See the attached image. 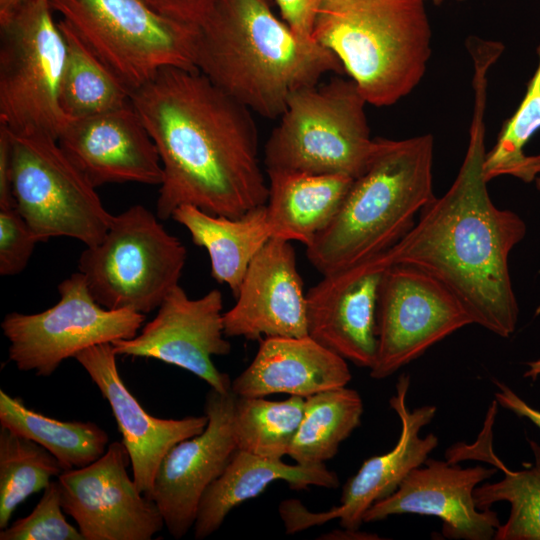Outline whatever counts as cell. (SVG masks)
<instances>
[{"instance_id": "obj_1", "label": "cell", "mask_w": 540, "mask_h": 540, "mask_svg": "<svg viewBox=\"0 0 540 540\" xmlns=\"http://www.w3.org/2000/svg\"><path fill=\"white\" fill-rule=\"evenodd\" d=\"M131 103L162 163L160 220L182 205L229 218L266 205L269 188L252 111L198 69H160L131 92Z\"/></svg>"}, {"instance_id": "obj_2", "label": "cell", "mask_w": 540, "mask_h": 540, "mask_svg": "<svg viewBox=\"0 0 540 540\" xmlns=\"http://www.w3.org/2000/svg\"><path fill=\"white\" fill-rule=\"evenodd\" d=\"M488 72L484 66L474 69L469 139L453 183L382 254L389 266L409 265L436 278L457 297L473 324L507 338L519 316L509 255L527 227L515 212L498 208L487 189L483 165Z\"/></svg>"}, {"instance_id": "obj_3", "label": "cell", "mask_w": 540, "mask_h": 540, "mask_svg": "<svg viewBox=\"0 0 540 540\" xmlns=\"http://www.w3.org/2000/svg\"><path fill=\"white\" fill-rule=\"evenodd\" d=\"M273 0H216L198 27L195 67L249 110L280 117L297 90L344 68L329 49L297 35Z\"/></svg>"}, {"instance_id": "obj_4", "label": "cell", "mask_w": 540, "mask_h": 540, "mask_svg": "<svg viewBox=\"0 0 540 540\" xmlns=\"http://www.w3.org/2000/svg\"><path fill=\"white\" fill-rule=\"evenodd\" d=\"M434 139L376 138L366 170L353 183L331 223L306 247L322 275L380 254L398 243L434 199Z\"/></svg>"}, {"instance_id": "obj_5", "label": "cell", "mask_w": 540, "mask_h": 540, "mask_svg": "<svg viewBox=\"0 0 540 540\" xmlns=\"http://www.w3.org/2000/svg\"><path fill=\"white\" fill-rule=\"evenodd\" d=\"M312 37L336 55L367 103L377 107L412 92L431 56L425 0H325Z\"/></svg>"}, {"instance_id": "obj_6", "label": "cell", "mask_w": 540, "mask_h": 540, "mask_svg": "<svg viewBox=\"0 0 540 540\" xmlns=\"http://www.w3.org/2000/svg\"><path fill=\"white\" fill-rule=\"evenodd\" d=\"M367 104L340 76L295 91L265 144L266 170L359 177L376 149Z\"/></svg>"}, {"instance_id": "obj_7", "label": "cell", "mask_w": 540, "mask_h": 540, "mask_svg": "<svg viewBox=\"0 0 540 540\" xmlns=\"http://www.w3.org/2000/svg\"><path fill=\"white\" fill-rule=\"evenodd\" d=\"M159 220L141 204L130 206L81 253L78 270L104 308L147 314L179 285L187 251Z\"/></svg>"}, {"instance_id": "obj_8", "label": "cell", "mask_w": 540, "mask_h": 540, "mask_svg": "<svg viewBox=\"0 0 540 540\" xmlns=\"http://www.w3.org/2000/svg\"><path fill=\"white\" fill-rule=\"evenodd\" d=\"M52 12L132 92L165 67L196 69L198 28L143 0H48Z\"/></svg>"}, {"instance_id": "obj_9", "label": "cell", "mask_w": 540, "mask_h": 540, "mask_svg": "<svg viewBox=\"0 0 540 540\" xmlns=\"http://www.w3.org/2000/svg\"><path fill=\"white\" fill-rule=\"evenodd\" d=\"M66 44L48 0L0 12V124L56 140L69 119L59 103Z\"/></svg>"}, {"instance_id": "obj_10", "label": "cell", "mask_w": 540, "mask_h": 540, "mask_svg": "<svg viewBox=\"0 0 540 540\" xmlns=\"http://www.w3.org/2000/svg\"><path fill=\"white\" fill-rule=\"evenodd\" d=\"M8 131L15 207L37 241L69 237L86 247L98 244L114 215L95 187L56 139Z\"/></svg>"}, {"instance_id": "obj_11", "label": "cell", "mask_w": 540, "mask_h": 540, "mask_svg": "<svg viewBox=\"0 0 540 540\" xmlns=\"http://www.w3.org/2000/svg\"><path fill=\"white\" fill-rule=\"evenodd\" d=\"M58 292L54 306L35 314L11 312L1 322L9 360L20 371L48 377L86 348L135 337L145 321V314L101 306L79 271L65 278Z\"/></svg>"}, {"instance_id": "obj_12", "label": "cell", "mask_w": 540, "mask_h": 540, "mask_svg": "<svg viewBox=\"0 0 540 540\" xmlns=\"http://www.w3.org/2000/svg\"><path fill=\"white\" fill-rule=\"evenodd\" d=\"M473 321L457 297L409 265L385 271L378 295L377 352L370 376L384 379Z\"/></svg>"}, {"instance_id": "obj_13", "label": "cell", "mask_w": 540, "mask_h": 540, "mask_svg": "<svg viewBox=\"0 0 540 540\" xmlns=\"http://www.w3.org/2000/svg\"><path fill=\"white\" fill-rule=\"evenodd\" d=\"M129 462L123 442L114 441L93 463L58 476L63 510L84 540H150L165 526L156 503L130 478Z\"/></svg>"}, {"instance_id": "obj_14", "label": "cell", "mask_w": 540, "mask_h": 540, "mask_svg": "<svg viewBox=\"0 0 540 540\" xmlns=\"http://www.w3.org/2000/svg\"><path fill=\"white\" fill-rule=\"evenodd\" d=\"M410 376L402 374L396 383V394L389 400L401 421L400 437L392 450L366 459L358 472L344 485L340 504L325 512H310L295 499L285 500L279 513L287 534L339 519L340 526L359 530L365 512L376 502L393 494L403 480L423 465L439 440L433 433L420 437L423 427L436 414V407L425 405L410 411L406 397Z\"/></svg>"}, {"instance_id": "obj_15", "label": "cell", "mask_w": 540, "mask_h": 540, "mask_svg": "<svg viewBox=\"0 0 540 540\" xmlns=\"http://www.w3.org/2000/svg\"><path fill=\"white\" fill-rule=\"evenodd\" d=\"M223 295L212 289L189 298L176 286L139 334L112 342L117 355L153 358L187 370L221 393L231 391L229 375L219 371L213 356L227 355L231 344L223 323Z\"/></svg>"}, {"instance_id": "obj_16", "label": "cell", "mask_w": 540, "mask_h": 540, "mask_svg": "<svg viewBox=\"0 0 540 540\" xmlns=\"http://www.w3.org/2000/svg\"><path fill=\"white\" fill-rule=\"evenodd\" d=\"M236 395L210 389L205 397L206 428L174 445L162 459L151 499L169 534L183 538L193 528L200 501L237 450L234 436Z\"/></svg>"}, {"instance_id": "obj_17", "label": "cell", "mask_w": 540, "mask_h": 540, "mask_svg": "<svg viewBox=\"0 0 540 540\" xmlns=\"http://www.w3.org/2000/svg\"><path fill=\"white\" fill-rule=\"evenodd\" d=\"M389 267L380 253L323 275L306 293L308 335L346 361L370 369L377 352L379 287Z\"/></svg>"}, {"instance_id": "obj_18", "label": "cell", "mask_w": 540, "mask_h": 540, "mask_svg": "<svg viewBox=\"0 0 540 540\" xmlns=\"http://www.w3.org/2000/svg\"><path fill=\"white\" fill-rule=\"evenodd\" d=\"M496 471V467L462 468L448 460L427 459L393 494L374 503L365 512L363 523L399 514L428 515L442 520L445 538L490 540L501 525L498 515L490 508L478 509L473 492Z\"/></svg>"}, {"instance_id": "obj_19", "label": "cell", "mask_w": 540, "mask_h": 540, "mask_svg": "<svg viewBox=\"0 0 540 540\" xmlns=\"http://www.w3.org/2000/svg\"><path fill=\"white\" fill-rule=\"evenodd\" d=\"M303 286L291 242L271 237L249 264L234 306L223 313L226 337L307 336Z\"/></svg>"}, {"instance_id": "obj_20", "label": "cell", "mask_w": 540, "mask_h": 540, "mask_svg": "<svg viewBox=\"0 0 540 540\" xmlns=\"http://www.w3.org/2000/svg\"><path fill=\"white\" fill-rule=\"evenodd\" d=\"M57 141L95 188L110 183H162L158 149L132 103L69 120Z\"/></svg>"}, {"instance_id": "obj_21", "label": "cell", "mask_w": 540, "mask_h": 540, "mask_svg": "<svg viewBox=\"0 0 540 540\" xmlns=\"http://www.w3.org/2000/svg\"><path fill=\"white\" fill-rule=\"evenodd\" d=\"M112 343L82 350L74 359L110 404L132 464V477L139 490L151 499L158 467L177 443L201 433L206 414L181 419H163L147 413L122 381Z\"/></svg>"}, {"instance_id": "obj_22", "label": "cell", "mask_w": 540, "mask_h": 540, "mask_svg": "<svg viewBox=\"0 0 540 540\" xmlns=\"http://www.w3.org/2000/svg\"><path fill=\"white\" fill-rule=\"evenodd\" d=\"M352 378L347 361L309 335L264 337L251 363L233 381L237 396L289 394L307 398L346 386Z\"/></svg>"}, {"instance_id": "obj_23", "label": "cell", "mask_w": 540, "mask_h": 540, "mask_svg": "<svg viewBox=\"0 0 540 540\" xmlns=\"http://www.w3.org/2000/svg\"><path fill=\"white\" fill-rule=\"evenodd\" d=\"M284 481L293 490L310 486L335 489L337 474L325 464H286L281 459L260 457L236 450L222 474L207 488L193 526L196 540L216 532L229 512L259 496L271 483Z\"/></svg>"}, {"instance_id": "obj_24", "label": "cell", "mask_w": 540, "mask_h": 540, "mask_svg": "<svg viewBox=\"0 0 540 540\" xmlns=\"http://www.w3.org/2000/svg\"><path fill=\"white\" fill-rule=\"evenodd\" d=\"M271 235L306 247L339 211L353 178L345 175L267 171Z\"/></svg>"}, {"instance_id": "obj_25", "label": "cell", "mask_w": 540, "mask_h": 540, "mask_svg": "<svg viewBox=\"0 0 540 540\" xmlns=\"http://www.w3.org/2000/svg\"><path fill=\"white\" fill-rule=\"evenodd\" d=\"M190 233L195 245L207 250L211 276L236 296L247 268L272 237L266 205L238 218L209 214L192 205L177 207L171 216Z\"/></svg>"}, {"instance_id": "obj_26", "label": "cell", "mask_w": 540, "mask_h": 540, "mask_svg": "<svg viewBox=\"0 0 540 540\" xmlns=\"http://www.w3.org/2000/svg\"><path fill=\"white\" fill-rule=\"evenodd\" d=\"M493 419L487 417L479 441L473 446L461 444L450 449L454 461L475 458L488 461L504 472V477L493 483L478 485L474 501L478 509H489L493 504L505 501L510 505L507 521L496 531V540H540V446L530 440L534 462L523 470H509L492 451L491 426Z\"/></svg>"}, {"instance_id": "obj_27", "label": "cell", "mask_w": 540, "mask_h": 540, "mask_svg": "<svg viewBox=\"0 0 540 540\" xmlns=\"http://www.w3.org/2000/svg\"><path fill=\"white\" fill-rule=\"evenodd\" d=\"M0 424L47 449L63 471L85 467L106 451L109 436L93 422L60 421L26 407L0 389Z\"/></svg>"}, {"instance_id": "obj_28", "label": "cell", "mask_w": 540, "mask_h": 540, "mask_svg": "<svg viewBox=\"0 0 540 540\" xmlns=\"http://www.w3.org/2000/svg\"><path fill=\"white\" fill-rule=\"evenodd\" d=\"M59 29L66 44L59 103L69 119L84 118L131 103V91L83 44L62 20Z\"/></svg>"}, {"instance_id": "obj_29", "label": "cell", "mask_w": 540, "mask_h": 540, "mask_svg": "<svg viewBox=\"0 0 540 540\" xmlns=\"http://www.w3.org/2000/svg\"><path fill=\"white\" fill-rule=\"evenodd\" d=\"M363 401L346 386L305 398L304 413L288 456L303 465L325 464L360 425Z\"/></svg>"}, {"instance_id": "obj_30", "label": "cell", "mask_w": 540, "mask_h": 540, "mask_svg": "<svg viewBox=\"0 0 540 540\" xmlns=\"http://www.w3.org/2000/svg\"><path fill=\"white\" fill-rule=\"evenodd\" d=\"M305 398L282 401L237 396L234 436L237 449L260 457L282 459L288 455L304 413Z\"/></svg>"}, {"instance_id": "obj_31", "label": "cell", "mask_w": 540, "mask_h": 540, "mask_svg": "<svg viewBox=\"0 0 540 540\" xmlns=\"http://www.w3.org/2000/svg\"><path fill=\"white\" fill-rule=\"evenodd\" d=\"M63 472L58 460L38 443L6 428L0 430V529L19 504L44 490Z\"/></svg>"}, {"instance_id": "obj_32", "label": "cell", "mask_w": 540, "mask_h": 540, "mask_svg": "<svg viewBox=\"0 0 540 540\" xmlns=\"http://www.w3.org/2000/svg\"><path fill=\"white\" fill-rule=\"evenodd\" d=\"M537 54V68L520 105L502 125L493 147L486 151L483 172L487 182L499 176H512L530 183L540 175V154L524 152L526 144L540 129V44Z\"/></svg>"}, {"instance_id": "obj_33", "label": "cell", "mask_w": 540, "mask_h": 540, "mask_svg": "<svg viewBox=\"0 0 540 540\" xmlns=\"http://www.w3.org/2000/svg\"><path fill=\"white\" fill-rule=\"evenodd\" d=\"M64 513L58 482L52 481L28 516L1 529L0 540H84Z\"/></svg>"}, {"instance_id": "obj_34", "label": "cell", "mask_w": 540, "mask_h": 540, "mask_svg": "<svg viewBox=\"0 0 540 540\" xmlns=\"http://www.w3.org/2000/svg\"><path fill=\"white\" fill-rule=\"evenodd\" d=\"M37 239L15 206L0 209V274L14 276L29 263Z\"/></svg>"}, {"instance_id": "obj_35", "label": "cell", "mask_w": 540, "mask_h": 540, "mask_svg": "<svg viewBox=\"0 0 540 540\" xmlns=\"http://www.w3.org/2000/svg\"><path fill=\"white\" fill-rule=\"evenodd\" d=\"M153 10L174 21L198 28L216 0H143Z\"/></svg>"}, {"instance_id": "obj_36", "label": "cell", "mask_w": 540, "mask_h": 540, "mask_svg": "<svg viewBox=\"0 0 540 540\" xmlns=\"http://www.w3.org/2000/svg\"><path fill=\"white\" fill-rule=\"evenodd\" d=\"M282 19L299 36L313 38L312 31L315 17L325 0H274Z\"/></svg>"}, {"instance_id": "obj_37", "label": "cell", "mask_w": 540, "mask_h": 540, "mask_svg": "<svg viewBox=\"0 0 540 540\" xmlns=\"http://www.w3.org/2000/svg\"><path fill=\"white\" fill-rule=\"evenodd\" d=\"M13 206L10 135L8 129L0 124V209Z\"/></svg>"}, {"instance_id": "obj_38", "label": "cell", "mask_w": 540, "mask_h": 540, "mask_svg": "<svg viewBox=\"0 0 540 540\" xmlns=\"http://www.w3.org/2000/svg\"><path fill=\"white\" fill-rule=\"evenodd\" d=\"M498 391L495 392V400L503 408L512 411L518 417L529 419L540 429V411L528 405L510 387L502 382L495 381Z\"/></svg>"}, {"instance_id": "obj_39", "label": "cell", "mask_w": 540, "mask_h": 540, "mask_svg": "<svg viewBox=\"0 0 540 540\" xmlns=\"http://www.w3.org/2000/svg\"><path fill=\"white\" fill-rule=\"evenodd\" d=\"M369 534L361 533L359 530H335L328 534L322 535L320 539H372Z\"/></svg>"}, {"instance_id": "obj_40", "label": "cell", "mask_w": 540, "mask_h": 540, "mask_svg": "<svg viewBox=\"0 0 540 540\" xmlns=\"http://www.w3.org/2000/svg\"><path fill=\"white\" fill-rule=\"evenodd\" d=\"M528 369L524 373V377L535 380L540 376V358L527 362Z\"/></svg>"}, {"instance_id": "obj_41", "label": "cell", "mask_w": 540, "mask_h": 540, "mask_svg": "<svg viewBox=\"0 0 540 540\" xmlns=\"http://www.w3.org/2000/svg\"><path fill=\"white\" fill-rule=\"evenodd\" d=\"M40 0H0V12L7 11L21 4Z\"/></svg>"}, {"instance_id": "obj_42", "label": "cell", "mask_w": 540, "mask_h": 540, "mask_svg": "<svg viewBox=\"0 0 540 540\" xmlns=\"http://www.w3.org/2000/svg\"><path fill=\"white\" fill-rule=\"evenodd\" d=\"M537 190L540 192V175L535 179Z\"/></svg>"}, {"instance_id": "obj_43", "label": "cell", "mask_w": 540, "mask_h": 540, "mask_svg": "<svg viewBox=\"0 0 540 540\" xmlns=\"http://www.w3.org/2000/svg\"><path fill=\"white\" fill-rule=\"evenodd\" d=\"M430 1H432L435 5H440L444 0H430ZM456 1H463V0H456Z\"/></svg>"}]
</instances>
